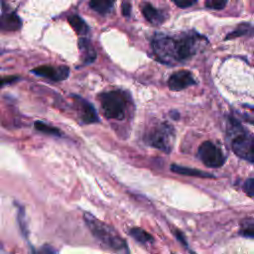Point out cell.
Returning <instances> with one entry per match:
<instances>
[{"mask_svg": "<svg viewBox=\"0 0 254 254\" xmlns=\"http://www.w3.org/2000/svg\"><path fill=\"white\" fill-rule=\"evenodd\" d=\"M206 44V38L193 32L177 37L159 34L152 41V49L158 61L172 64L190 59Z\"/></svg>", "mask_w": 254, "mask_h": 254, "instance_id": "6da1fadb", "label": "cell"}, {"mask_svg": "<svg viewBox=\"0 0 254 254\" xmlns=\"http://www.w3.org/2000/svg\"><path fill=\"white\" fill-rule=\"evenodd\" d=\"M83 217L85 224L91 234L103 245L117 252L126 250V242L111 226H109L105 222H102L101 220L92 216L89 213H85Z\"/></svg>", "mask_w": 254, "mask_h": 254, "instance_id": "7a4b0ae2", "label": "cell"}, {"mask_svg": "<svg viewBox=\"0 0 254 254\" xmlns=\"http://www.w3.org/2000/svg\"><path fill=\"white\" fill-rule=\"evenodd\" d=\"M228 135L230 137L231 149L236 156L248 161L254 162V140L253 136L245 130L238 121L230 118Z\"/></svg>", "mask_w": 254, "mask_h": 254, "instance_id": "3957f363", "label": "cell"}, {"mask_svg": "<svg viewBox=\"0 0 254 254\" xmlns=\"http://www.w3.org/2000/svg\"><path fill=\"white\" fill-rule=\"evenodd\" d=\"M99 100L105 117L116 120L124 119L128 104L127 97L124 92L120 90L103 92L100 95Z\"/></svg>", "mask_w": 254, "mask_h": 254, "instance_id": "277c9868", "label": "cell"}, {"mask_svg": "<svg viewBox=\"0 0 254 254\" xmlns=\"http://www.w3.org/2000/svg\"><path fill=\"white\" fill-rule=\"evenodd\" d=\"M145 140L150 146L165 153H170L175 141V130L170 124L162 122L148 131Z\"/></svg>", "mask_w": 254, "mask_h": 254, "instance_id": "5b68a950", "label": "cell"}, {"mask_svg": "<svg viewBox=\"0 0 254 254\" xmlns=\"http://www.w3.org/2000/svg\"><path fill=\"white\" fill-rule=\"evenodd\" d=\"M199 160L208 168H219L225 162V156L221 149L210 141L203 142L197 151Z\"/></svg>", "mask_w": 254, "mask_h": 254, "instance_id": "8992f818", "label": "cell"}, {"mask_svg": "<svg viewBox=\"0 0 254 254\" xmlns=\"http://www.w3.org/2000/svg\"><path fill=\"white\" fill-rule=\"evenodd\" d=\"M38 76H43L53 81H62L67 78L69 74V68L65 65L53 66V65H41L32 70Z\"/></svg>", "mask_w": 254, "mask_h": 254, "instance_id": "52a82bcc", "label": "cell"}, {"mask_svg": "<svg viewBox=\"0 0 254 254\" xmlns=\"http://www.w3.org/2000/svg\"><path fill=\"white\" fill-rule=\"evenodd\" d=\"M193 84H195V79L193 78L191 72L188 70L176 71L168 80V86L173 91H180Z\"/></svg>", "mask_w": 254, "mask_h": 254, "instance_id": "ba28073f", "label": "cell"}, {"mask_svg": "<svg viewBox=\"0 0 254 254\" xmlns=\"http://www.w3.org/2000/svg\"><path fill=\"white\" fill-rule=\"evenodd\" d=\"M75 106L77 108L79 118L83 123L91 124L98 121V116L93 106L86 100L80 97H75Z\"/></svg>", "mask_w": 254, "mask_h": 254, "instance_id": "9c48e42d", "label": "cell"}, {"mask_svg": "<svg viewBox=\"0 0 254 254\" xmlns=\"http://www.w3.org/2000/svg\"><path fill=\"white\" fill-rule=\"evenodd\" d=\"M22 27L21 18L15 12H6L0 15V31H18Z\"/></svg>", "mask_w": 254, "mask_h": 254, "instance_id": "30bf717a", "label": "cell"}, {"mask_svg": "<svg viewBox=\"0 0 254 254\" xmlns=\"http://www.w3.org/2000/svg\"><path fill=\"white\" fill-rule=\"evenodd\" d=\"M142 14L149 23L155 26H159L163 24L166 20L165 13L155 8L152 4H149V3H145L142 6Z\"/></svg>", "mask_w": 254, "mask_h": 254, "instance_id": "8fae6325", "label": "cell"}, {"mask_svg": "<svg viewBox=\"0 0 254 254\" xmlns=\"http://www.w3.org/2000/svg\"><path fill=\"white\" fill-rule=\"evenodd\" d=\"M89 6L95 12L106 15L113 10L114 0H90Z\"/></svg>", "mask_w": 254, "mask_h": 254, "instance_id": "7c38bea8", "label": "cell"}, {"mask_svg": "<svg viewBox=\"0 0 254 254\" xmlns=\"http://www.w3.org/2000/svg\"><path fill=\"white\" fill-rule=\"evenodd\" d=\"M78 48L82 54L83 61L85 63H91L96 58V53L91 46V43L86 39H80L78 41Z\"/></svg>", "mask_w": 254, "mask_h": 254, "instance_id": "4fadbf2b", "label": "cell"}, {"mask_svg": "<svg viewBox=\"0 0 254 254\" xmlns=\"http://www.w3.org/2000/svg\"><path fill=\"white\" fill-rule=\"evenodd\" d=\"M68 23L73 28L75 33L80 36H84L88 32L87 24L82 20L81 17L77 15H72L68 17Z\"/></svg>", "mask_w": 254, "mask_h": 254, "instance_id": "5bb4252c", "label": "cell"}, {"mask_svg": "<svg viewBox=\"0 0 254 254\" xmlns=\"http://www.w3.org/2000/svg\"><path fill=\"white\" fill-rule=\"evenodd\" d=\"M172 171L181 175H187V176H194V177H200V178H209L212 177L210 174L204 173L202 171L199 170H195V169H190V168H187V167H182V166H178V165H172L171 167Z\"/></svg>", "mask_w": 254, "mask_h": 254, "instance_id": "9a60e30c", "label": "cell"}, {"mask_svg": "<svg viewBox=\"0 0 254 254\" xmlns=\"http://www.w3.org/2000/svg\"><path fill=\"white\" fill-rule=\"evenodd\" d=\"M130 235L135 239L137 240L138 242L140 243H149L151 242L153 239H152V236L147 232L145 231L144 229H141V228H138V227H135V228H132L130 230Z\"/></svg>", "mask_w": 254, "mask_h": 254, "instance_id": "2e32d148", "label": "cell"}, {"mask_svg": "<svg viewBox=\"0 0 254 254\" xmlns=\"http://www.w3.org/2000/svg\"><path fill=\"white\" fill-rule=\"evenodd\" d=\"M34 125H35V128L38 131L42 132V133L49 134V135H55V136H61L62 135L61 131L58 128L53 127V126H51L49 124H46V123H44L42 121H36Z\"/></svg>", "mask_w": 254, "mask_h": 254, "instance_id": "e0dca14e", "label": "cell"}, {"mask_svg": "<svg viewBox=\"0 0 254 254\" xmlns=\"http://www.w3.org/2000/svg\"><path fill=\"white\" fill-rule=\"evenodd\" d=\"M252 33V27L249 24H241L239 25L233 32L229 33L226 37V39H233L236 37H240L243 35L251 34Z\"/></svg>", "mask_w": 254, "mask_h": 254, "instance_id": "ac0fdd59", "label": "cell"}, {"mask_svg": "<svg viewBox=\"0 0 254 254\" xmlns=\"http://www.w3.org/2000/svg\"><path fill=\"white\" fill-rule=\"evenodd\" d=\"M241 233L243 236L253 238L254 236V222L252 218L246 219L241 226Z\"/></svg>", "mask_w": 254, "mask_h": 254, "instance_id": "d6986e66", "label": "cell"}, {"mask_svg": "<svg viewBox=\"0 0 254 254\" xmlns=\"http://www.w3.org/2000/svg\"><path fill=\"white\" fill-rule=\"evenodd\" d=\"M227 0H205V7L213 10H221L225 7Z\"/></svg>", "mask_w": 254, "mask_h": 254, "instance_id": "ffe728a7", "label": "cell"}, {"mask_svg": "<svg viewBox=\"0 0 254 254\" xmlns=\"http://www.w3.org/2000/svg\"><path fill=\"white\" fill-rule=\"evenodd\" d=\"M243 190L246 192V194L250 197H253V191H254V181L253 178H249L246 180V182L243 185Z\"/></svg>", "mask_w": 254, "mask_h": 254, "instance_id": "44dd1931", "label": "cell"}, {"mask_svg": "<svg viewBox=\"0 0 254 254\" xmlns=\"http://www.w3.org/2000/svg\"><path fill=\"white\" fill-rule=\"evenodd\" d=\"M34 254H56V250L50 245H44L40 249L36 250Z\"/></svg>", "mask_w": 254, "mask_h": 254, "instance_id": "7402d4cb", "label": "cell"}, {"mask_svg": "<svg viewBox=\"0 0 254 254\" xmlns=\"http://www.w3.org/2000/svg\"><path fill=\"white\" fill-rule=\"evenodd\" d=\"M197 0H174L175 4L180 8H187L193 5Z\"/></svg>", "mask_w": 254, "mask_h": 254, "instance_id": "603a6c76", "label": "cell"}, {"mask_svg": "<svg viewBox=\"0 0 254 254\" xmlns=\"http://www.w3.org/2000/svg\"><path fill=\"white\" fill-rule=\"evenodd\" d=\"M121 9H122V14H123L125 17H129V16H130V13H131V4H130L129 1L124 0V1L122 2Z\"/></svg>", "mask_w": 254, "mask_h": 254, "instance_id": "cb8c5ba5", "label": "cell"}, {"mask_svg": "<svg viewBox=\"0 0 254 254\" xmlns=\"http://www.w3.org/2000/svg\"><path fill=\"white\" fill-rule=\"evenodd\" d=\"M19 78L17 76H6V77H1L0 76V87L4 86L6 84H10L13 83L14 81L18 80Z\"/></svg>", "mask_w": 254, "mask_h": 254, "instance_id": "d4e9b609", "label": "cell"}]
</instances>
